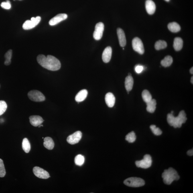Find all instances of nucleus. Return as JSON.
Instances as JSON below:
<instances>
[{"instance_id": "1", "label": "nucleus", "mask_w": 193, "mask_h": 193, "mask_svg": "<svg viewBox=\"0 0 193 193\" xmlns=\"http://www.w3.org/2000/svg\"><path fill=\"white\" fill-rule=\"evenodd\" d=\"M37 61L43 67L51 71H56L60 69L61 64L58 59L51 55L47 57L40 54L37 57Z\"/></svg>"}, {"instance_id": "2", "label": "nucleus", "mask_w": 193, "mask_h": 193, "mask_svg": "<svg viewBox=\"0 0 193 193\" xmlns=\"http://www.w3.org/2000/svg\"><path fill=\"white\" fill-rule=\"evenodd\" d=\"M187 119L186 114L184 111H180L176 117H175L172 113H169L167 116L168 123L175 128H180L182 124L186 123Z\"/></svg>"}, {"instance_id": "3", "label": "nucleus", "mask_w": 193, "mask_h": 193, "mask_svg": "<svg viewBox=\"0 0 193 193\" xmlns=\"http://www.w3.org/2000/svg\"><path fill=\"white\" fill-rule=\"evenodd\" d=\"M162 176L163 182L168 185L172 184L174 181L178 180L180 178L177 171L171 167L165 170L162 173Z\"/></svg>"}, {"instance_id": "4", "label": "nucleus", "mask_w": 193, "mask_h": 193, "mask_svg": "<svg viewBox=\"0 0 193 193\" xmlns=\"http://www.w3.org/2000/svg\"><path fill=\"white\" fill-rule=\"evenodd\" d=\"M124 184L128 186L133 188H138L144 185L145 182L141 178L136 177H132L124 181Z\"/></svg>"}, {"instance_id": "5", "label": "nucleus", "mask_w": 193, "mask_h": 193, "mask_svg": "<svg viewBox=\"0 0 193 193\" xmlns=\"http://www.w3.org/2000/svg\"><path fill=\"white\" fill-rule=\"evenodd\" d=\"M28 96L29 99L35 102L44 101L46 99V98L43 94L38 90H31L28 94Z\"/></svg>"}, {"instance_id": "6", "label": "nucleus", "mask_w": 193, "mask_h": 193, "mask_svg": "<svg viewBox=\"0 0 193 193\" xmlns=\"http://www.w3.org/2000/svg\"><path fill=\"white\" fill-rule=\"evenodd\" d=\"M152 163V159L151 155H146L144 158L140 161H136L135 162L136 166L139 168L147 169L150 167Z\"/></svg>"}, {"instance_id": "7", "label": "nucleus", "mask_w": 193, "mask_h": 193, "mask_svg": "<svg viewBox=\"0 0 193 193\" xmlns=\"http://www.w3.org/2000/svg\"><path fill=\"white\" fill-rule=\"evenodd\" d=\"M41 17L37 16L36 18L32 17L31 20H27L24 23L23 28L25 30H29L36 27L40 22Z\"/></svg>"}, {"instance_id": "8", "label": "nucleus", "mask_w": 193, "mask_h": 193, "mask_svg": "<svg viewBox=\"0 0 193 193\" xmlns=\"http://www.w3.org/2000/svg\"><path fill=\"white\" fill-rule=\"evenodd\" d=\"M132 45L133 50L139 54H142L144 53L145 50L142 41L138 37L133 39Z\"/></svg>"}, {"instance_id": "9", "label": "nucleus", "mask_w": 193, "mask_h": 193, "mask_svg": "<svg viewBox=\"0 0 193 193\" xmlns=\"http://www.w3.org/2000/svg\"><path fill=\"white\" fill-rule=\"evenodd\" d=\"M33 172L35 176L39 178L47 179L50 177L48 172L39 167H35L33 168Z\"/></svg>"}, {"instance_id": "10", "label": "nucleus", "mask_w": 193, "mask_h": 193, "mask_svg": "<svg viewBox=\"0 0 193 193\" xmlns=\"http://www.w3.org/2000/svg\"><path fill=\"white\" fill-rule=\"evenodd\" d=\"M104 30V25L102 22L97 24L93 33V38L96 40H99L101 39L103 35Z\"/></svg>"}, {"instance_id": "11", "label": "nucleus", "mask_w": 193, "mask_h": 193, "mask_svg": "<svg viewBox=\"0 0 193 193\" xmlns=\"http://www.w3.org/2000/svg\"><path fill=\"white\" fill-rule=\"evenodd\" d=\"M82 137V133L80 131H77L70 135L67 138V141L71 145L77 143L80 141Z\"/></svg>"}, {"instance_id": "12", "label": "nucleus", "mask_w": 193, "mask_h": 193, "mask_svg": "<svg viewBox=\"0 0 193 193\" xmlns=\"http://www.w3.org/2000/svg\"><path fill=\"white\" fill-rule=\"evenodd\" d=\"M68 15L66 14H60L51 19L49 21V25L51 26L58 24L67 18Z\"/></svg>"}, {"instance_id": "13", "label": "nucleus", "mask_w": 193, "mask_h": 193, "mask_svg": "<svg viewBox=\"0 0 193 193\" xmlns=\"http://www.w3.org/2000/svg\"><path fill=\"white\" fill-rule=\"evenodd\" d=\"M29 119L31 124L34 127L38 126L44 121L43 118L39 116H30Z\"/></svg>"}, {"instance_id": "14", "label": "nucleus", "mask_w": 193, "mask_h": 193, "mask_svg": "<svg viewBox=\"0 0 193 193\" xmlns=\"http://www.w3.org/2000/svg\"><path fill=\"white\" fill-rule=\"evenodd\" d=\"M112 54V49L111 47H107L103 51L102 58L104 63H107L111 60Z\"/></svg>"}, {"instance_id": "15", "label": "nucleus", "mask_w": 193, "mask_h": 193, "mask_svg": "<svg viewBox=\"0 0 193 193\" xmlns=\"http://www.w3.org/2000/svg\"><path fill=\"white\" fill-rule=\"evenodd\" d=\"M146 9L149 15H153L155 13L156 6L152 0H147L146 2Z\"/></svg>"}, {"instance_id": "16", "label": "nucleus", "mask_w": 193, "mask_h": 193, "mask_svg": "<svg viewBox=\"0 0 193 193\" xmlns=\"http://www.w3.org/2000/svg\"><path fill=\"white\" fill-rule=\"evenodd\" d=\"M117 34L119 41L120 46L124 47L126 44L125 33L124 31L121 28H119L117 29Z\"/></svg>"}, {"instance_id": "17", "label": "nucleus", "mask_w": 193, "mask_h": 193, "mask_svg": "<svg viewBox=\"0 0 193 193\" xmlns=\"http://www.w3.org/2000/svg\"><path fill=\"white\" fill-rule=\"evenodd\" d=\"M105 101L108 107L111 108L113 107L115 103V97L113 94L108 93L106 94L105 97Z\"/></svg>"}, {"instance_id": "18", "label": "nucleus", "mask_w": 193, "mask_h": 193, "mask_svg": "<svg viewBox=\"0 0 193 193\" xmlns=\"http://www.w3.org/2000/svg\"><path fill=\"white\" fill-rule=\"evenodd\" d=\"M88 95L87 90H83L77 94L75 97V100L76 102H79L83 101L85 100Z\"/></svg>"}, {"instance_id": "19", "label": "nucleus", "mask_w": 193, "mask_h": 193, "mask_svg": "<svg viewBox=\"0 0 193 193\" xmlns=\"http://www.w3.org/2000/svg\"><path fill=\"white\" fill-rule=\"evenodd\" d=\"M133 79L131 76H128L126 78L125 86L126 90L129 92L132 89L133 85Z\"/></svg>"}, {"instance_id": "20", "label": "nucleus", "mask_w": 193, "mask_h": 193, "mask_svg": "<svg viewBox=\"0 0 193 193\" xmlns=\"http://www.w3.org/2000/svg\"><path fill=\"white\" fill-rule=\"evenodd\" d=\"M44 142L43 143L44 146L45 148L49 150H52L54 148V143L53 139L50 137H45L44 140Z\"/></svg>"}, {"instance_id": "21", "label": "nucleus", "mask_w": 193, "mask_h": 193, "mask_svg": "<svg viewBox=\"0 0 193 193\" xmlns=\"http://www.w3.org/2000/svg\"><path fill=\"white\" fill-rule=\"evenodd\" d=\"M147 104L146 110L149 113H153L156 109V101L155 99H152Z\"/></svg>"}, {"instance_id": "22", "label": "nucleus", "mask_w": 193, "mask_h": 193, "mask_svg": "<svg viewBox=\"0 0 193 193\" xmlns=\"http://www.w3.org/2000/svg\"><path fill=\"white\" fill-rule=\"evenodd\" d=\"M183 41L180 37H176L174 39V47L176 51H180L182 48Z\"/></svg>"}, {"instance_id": "23", "label": "nucleus", "mask_w": 193, "mask_h": 193, "mask_svg": "<svg viewBox=\"0 0 193 193\" xmlns=\"http://www.w3.org/2000/svg\"><path fill=\"white\" fill-rule=\"evenodd\" d=\"M168 28L169 30L173 33L178 32L181 30L180 25L178 24L175 22L168 24Z\"/></svg>"}, {"instance_id": "24", "label": "nucleus", "mask_w": 193, "mask_h": 193, "mask_svg": "<svg viewBox=\"0 0 193 193\" xmlns=\"http://www.w3.org/2000/svg\"><path fill=\"white\" fill-rule=\"evenodd\" d=\"M173 62V58L170 56H167L161 61V64L162 66L165 67L170 66Z\"/></svg>"}, {"instance_id": "25", "label": "nucleus", "mask_w": 193, "mask_h": 193, "mask_svg": "<svg viewBox=\"0 0 193 193\" xmlns=\"http://www.w3.org/2000/svg\"><path fill=\"white\" fill-rule=\"evenodd\" d=\"M22 147L23 150L25 153H28L30 151L31 149L30 143L27 138H25L23 139Z\"/></svg>"}, {"instance_id": "26", "label": "nucleus", "mask_w": 193, "mask_h": 193, "mask_svg": "<svg viewBox=\"0 0 193 193\" xmlns=\"http://www.w3.org/2000/svg\"><path fill=\"white\" fill-rule=\"evenodd\" d=\"M155 48L157 50L165 49L167 47V43L164 41L159 40L157 41L155 44Z\"/></svg>"}, {"instance_id": "27", "label": "nucleus", "mask_w": 193, "mask_h": 193, "mask_svg": "<svg viewBox=\"0 0 193 193\" xmlns=\"http://www.w3.org/2000/svg\"><path fill=\"white\" fill-rule=\"evenodd\" d=\"M142 97L143 99L146 103L151 101L152 100V97L148 90H144L142 93Z\"/></svg>"}, {"instance_id": "28", "label": "nucleus", "mask_w": 193, "mask_h": 193, "mask_svg": "<svg viewBox=\"0 0 193 193\" xmlns=\"http://www.w3.org/2000/svg\"><path fill=\"white\" fill-rule=\"evenodd\" d=\"M85 161V158L83 155H77L74 159V162L75 164L78 166H81L84 164Z\"/></svg>"}, {"instance_id": "29", "label": "nucleus", "mask_w": 193, "mask_h": 193, "mask_svg": "<svg viewBox=\"0 0 193 193\" xmlns=\"http://www.w3.org/2000/svg\"><path fill=\"white\" fill-rule=\"evenodd\" d=\"M12 56V50H10L6 53L5 56V65L8 66L11 64Z\"/></svg>"}, {"instance_id": "30", "label": "nucleus", "mask_w": 193, "mask_h": 193, "mask_svg": "<svg viewBox=\"0 0 193 193\" xmlns=\"http://www.w3.org/2000/svg\"><path fill=\"white\" fill-rule=\"evenodd\" d=\"M125 139L128 142L132 143L135 142L136 139V136L134 132L132 131L126 136Z\"/></svg>"}, {"instance_id": "31", "label": "nucleus", "mask_w": 193, "mask_h": 193, "mask_svg": "<svg viewBox=\"0 0 193 193\" xmlns=\"http://www.w3.org/2000/svg\"><path fill=\"white\" fill-rule=\"evenodd\" d=\"M7 105L4 100H0V116L2 115L6 111Z\"/></svg>"}, {"instance_id": "32", "label": "nucleus", "mask_w": 193, "mask_h": 193, "mask_svg": "<svg viewBox=\"0 0 193 193\" xmlns=\"http://www.w3.org/2000/svg\"><path fill=\"white\" fill-rule=\"evenodd\" d=\"M154 135L156 136H159L162 134V131L158 127H156L155 125H152L150 127Z\"/></svg>"}, {"instance_id": "33", "label": "nucleus", "mask_w": 193, "mask_h": 193, "mask_svg": "<svg viewBox=\"0 0 193 193\" xmlns=\"http://www.w3.org/2000/svg\"><path fill=\"white\" fill-rule=\"evenodd\" d=\"M6 174L5 165L2 159H0V178H3Z\"/></svg>"}, {"instance_id": "34", "label": "nucleus", "mask_w": 193, "mask_h": 193, "mask_svg": "<svg viewBox=\"0 0 193 193\" xmlns=\"http://www.w3.org/2000/svg\"><path fill=\"white\" fill-rule=\"evenodd\" d=\"M1 6L5 9H10L11 7L10 2L9 1H7L5 2H3L1 4Z\"/></svg>"}, {"instance_id": "35", "label": "nucleus", "mask_w": 193, "mask_h": 193, "mask_svg": "<svg viewBox=\"0 0 193 193\" xmlns=\"http://www.w3.org/2000/svg\"><path fill=\"white\" fill-rule=\"evenodd\" d=\"M143 67L141 65H137L136 66L135 68V71L137 73V74H140L142 71L143 70Z\"/></svg>"}, {"instance_id": "36", "label": "nucleus", "mask_w": 193, "mask_h": 193, "mask_svg": "<svg viewBox=\"0 0 193 193\" xmlns=\"http://www.w3.org/2000/svg\"><path fill=\"white\" fill-rule=\"evenodd\" d=\"M187 154L190 156H192L193 155V149H190V150H188L187 152Z\"/></svg>"}, {"instance_id": "37", "label": "nucleus", "mask_w": 193, "mask_h": 193, "mask_svg": "<svg viewBox=\"0 0 193 193\" xmlns=\"http://www.w3.org/2000/svg\"><path fill=\"white\" fill-rule=\"evenodd\" d=\"M190 73L191 74H193V67L191 68L190 70Z\"/></svg>"}, {"instance_id": "38", "label": "nucleus", "mask_w": 193, "mask_h": 193, "mask_svg": "<svg viewBox=\"0 0 193 193\" xmlns=\"http://www.w3.org/2000/svg\"><path fill=\"white\" fill-rule=\"evenodd\" d=\"M191 83L192 84L193 83V76H192V77H191Z\"/></svg>"}, {"instance_id": "39", "label": "nucleus", "mask_w": 193, "mask_h": 193, "mask_svg": "<svg viewBox=\"0 0 193 193\" xmlns=\"http://www.w3.org/2000/svg\"><path fill=\"white\" fill-rule=\"evenodd\" d=\"M165 1L166 2H169V1H170V0H165Z\"/></svg>"}, {"instance_id": "40", "label": "nucleus", "mask_w": 193, "mask_h": 193, "mask_svg": "<svg viewBox=\"0 0 193 193\" xmlns=\"http://www.w3.org/2000/svg\"><path fill=\"white\" fill-rule=\"evenodd\" d=\"M19 1H21V0H19Z\"/></svg>"}, {"instance_id": "41", "label": "nucleus", "mask_w": 193, "mask_h": 193, "mask_svg": "<svg viewBox=\"0 0 193 193\" xmlns=\"http://www.w3.org/2000/svg\"><path fill=\"white\" fill-rule=\"evenodd\" d=\"M14 1H15V0H14Z\"/></svg>"}]
</instances>
